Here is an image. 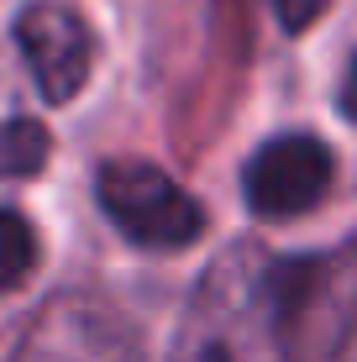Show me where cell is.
Wrapping results in <instances>:
<instances>
[{"mask_svg": "<svg viewBox=\"0 0 357 362\" xmlns=\"http://www.w3.org/2000/svg\"><path fill=\"white\" fill-rule=\"evenodd\" d=\"M326 6H331V0H274L279 27H284V32H305V27H315Z\"/></svg>", "mask_w": 357, "mask_h": 362, "instance_id": "cell-7", "label": "cell"}, {"mask_svg": "<svg viewBox=\"0 0 357 362\" xmlns=\"http://www.w3.org/2000/svg\"><path fill=\"white\" fill-rule=\"evenodd\" d=\"M341 110H347V121H357V58H352L347 79H341Z\"/></svg>", "mask_w": 357, "mask_h": 362, "instance_id": "cell-8", "label": "cell"}, {"mask_svg": "<svg viewBox=\"0 0 357 362\" xmlns=\"http://www.w3.org/2000/svg\"><path fill=\"white\" fill-rule=\"evenodd\" d=\"M37 268V231L21 210H0V294L21 289Z\"/></svg>", "mask_w": 357, "mask_h": 362, "instance_id": "cell-6", "label": "cell"}, {"mask_svg": "<svg viewBox=\"0 0 357 362\" xmlns=\"http://www.w3.org/2000/svg\"><path fill=\"white\" fill-rule=\"evenodd\" d=\"M16 47L32 69V84L47 105H69L90 84L95 37L69 6H27L16 16Z\"/></svg>", "mask_w": 357, "mask_h": 362, "instance_id": "cell-3", "label": "cell"}, {"mask_svg": "<svg viewBox=\"0 0 357 362\" xmlns=\"http://www.w3.org/2000/svg\"><path fill=\"white\" fill-rule=\"evenodd\" d=\"M95 189H100V210L116 221V231L127 236V242L147 247V252L189 247L194 236L205 231V210L153 163L116 158V163L100 168Z\"/></svg>", "mask_w": 357, "mask_h": 362, "instance_id": "cell-1", "label": "cell"}, {"mask_svg": "<svg viewBox=\"0 0 357 362\" xmlns=\"http://www.w3.org/2000/svg\"><path fill=\"white\" fill-rule=\"evenodd\" d=\"M16 362H137V346L105 310H53L32 326Z\"/></svg>", "mask_w": 357, "mask_h": 362, "instance_id": "cell-4", "label": "cell"}, {"mask_svg": "<svg viewBox=\"0 0 357 362\" xmlns=\"http://www.w3.org/2000/svg\"><path fill=\"white\" fill-rule=\"evenodd\" d=\"M47 153H53V136H47L42 121H32V116L6 121V132H0V173H6V179H32V173H42Z\"/></svg>", "mask_w": 357, "mask_h": 362, "instance_id": "cell-5", "label": "cell"}, {"mask_svg": "<svg viewBox=\"0 0 357 362\" xmlns=\"http://www.w3.org/2000/svg\"><path fill=\"white\" fill-rule=\"evenodd\" d=\"M331 147L310 132H289V136H268L263 147L247 158L242 168V194L247 210L263 221H289L315 210L331 189Z\"/></svg>", "mask_w": 357, "mask_h": 362, "instance_id": "cell-2", "label": "cell"}]
</instances>
